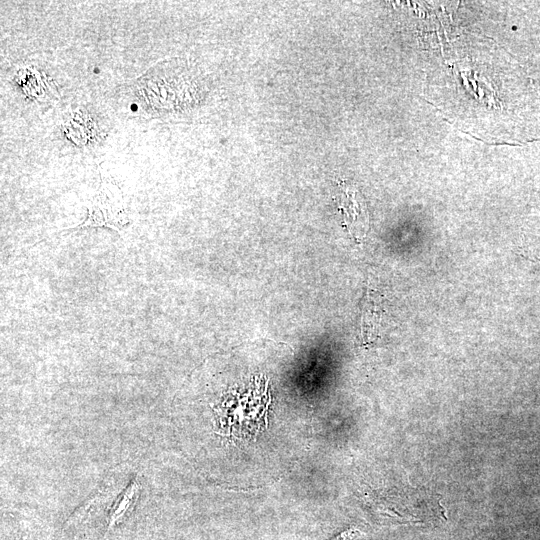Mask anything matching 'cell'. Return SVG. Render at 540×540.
I'll return each mask as SVG.
<instances>
[{
  "instance_id": "cell-2",
  "label": "cell",
  "mask_w": 540,
  "mask_h": 540,
  "mask_svg": "<svg viewBox=\"0 0 540 540\" xmlns=\"http://www.w3.org/2000/svg\"><path fill=\"white\" fill-rule=\"evenodd\" d=\"M341 209L350 234L360 241L368 231V214L353 190L346 189L341 197Z\"/></svg>"
},
{
  "instance_id": "cell-3",
  "label": "cell",
  "mask_w": 540,
  "mask_h": 540,
  "mask_svg": "<svg viewBox=\"0 0 540 540\" xmlns=\"http://www.w3.org/2000/svg\"><path fill=\"white\" fill-rule=\"evenodd\" d=\"M377 303L374 300H371L370 295H367V300L363 308L362 315V334L368 339L370 336L374 335L380 321V317H377Z\"/></svg>"
},
{
  "instance_id": "cell-1",
  "label": "cell",
  "mask_w": 540,
  "mask_h": 540,
  "mask_svg": "<svg viewBox=\"0 0 540 540\" xmlns=\"http://www.w3.org/2000/svg\"><path fill=\"white\" fill-rule=\"evenodd\" d=\"M85 221L77 228L106 227L122 233L129 217L120 188L101 174L99 188L87 206Z\"/></svg>"
}]
</instances>
